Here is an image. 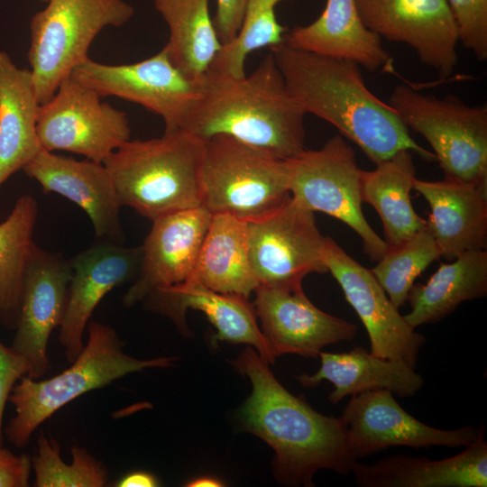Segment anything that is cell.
<instances>
[{"label": "cell", "instance_id": "31", "mask_svg": "<svg viewBox=\"0 0 487 487\" xmlns=\"http://www.w3.org/2000/svg\"><path fill=\"white\" fill-rule=\"evenodd\" d=\"M37 201L31 195L19 197L5 221L0 223V326H16L23 277L35 247L33 233Z\"/></svg>", "mask_w": 487, "mask_h": 487}, {"label": "cell", "instance_id": "40", "mask_svg": "<svg viewBox=\"0 0 487 487\" xmlns=\"http://www.w3.org/2000/svg\"><path fill=\"white\" fill-rule=\"evenodd\" d=\"M222 483L216 478L212 477H199L189 482L187 486L189 487H217L221 486Z\"/></svg>", "mask_w": 487, "mask_h": 487}, {"label": "cell", "instance_id": "8", "mask_svg": "<svg viewBox=\"0 0 487 487\" xmlns=\"http://www.w3.org/2000/svg\"><path fill=\"white\" fill-rule=\"evenodd\" d=\"M30 22L28 60L40 104L86 60L88 49L107 26L120 27L133 16L124 0H49Z\"/></svg>", "mask_w": 487, "mask_h": 487}, {"label": "cell", "instance_id": "30", "mask_svg": "<svg viewBox=\"0 0 487 487\" xmlns=\"http://www.w3.org/2000/svg\"><path fill=\"white\" fill-rule=\"evenodd\" d=\"M209 0H154L169 28L163 47L172 64L189 80L198 81L222 47L208 9Z\"/></svg>", "mask_w": 487, "mask_h": 487}, {"label": "cell", "instance_id": "1", "mask_svg": "<svg viewBox=\"0 0 487 487\" xmlns=\"http://www.w3.org/2000/svg\"><path fill=\"white\" fill-rule=\"evenodd\" d=\"M271 53L287 87L306 114L335 126L375 164L402 150L426 160L433 152L409 134L394 109L367 87L360 66L291 48L282 42Z\"/></svg>", "mask_w": 487, "mask_h": 487}, {"label": "cell", "instance_id": "7", "mask_svg": "<svg viewBox=\"0 0 487 487\" xmlns=\"http://www.w3.org/2000/svg\"><path fill=\"white\" fill-rule=\"evenodd\" d=\"M434 151L445 178L487 189V106L455 95L437 97L400 84L388 103Z\"/></svg>", "mask_w": 487, "mask_h": 487}, {"label": "cell", "instance_id": "29", "mask_svg": "<svg viewBox=\"0 0 487 487\" xmlns=\"http://www.w3.org/2000/svg\"><path fill=\"white\" fill-rule=\"evenodd\" d=\"M361 171L363 202L377 211L387 246H395L427 226L411 204L410 191L416 179L412 152L402 150Z\"/></svg>", "mask_w": 487, "mask_h": 487}, {"label": "cell", "instance_id": "26", "mask_svg": "<svg viewBox=\"0 0 487 487\" xmlns=\"http://www.w3.org/2000/svg\"><path fill=\"white\" fill-rule=\"evenodd\" d=\"M40 106L31 70L0 51V188L42 149L37 134Z\"/></svg>", "mask_w": 487, "mask_h": 487}, {"label": "cell", "instance_id": "35", "mask_svg": "<svg viewBox=\"0 0 487 487\" xmlns=\"http://www.w3.org/2000/svg\"><path fill=\"white\" fill-rule=\"evenodd\" d=\"M458 39L478 61L487 60V0H446Z\"/></svg>", "mask_w": 487, "mask_h": 487}, {"label": "cell", "instance_id": "3", "mask_svg": "<svg viewBox=\"0 0 487 487\" xmlns=\"http://www.w3.org/2000/svg\"><path fill=\"white\" fill-rule=\"evenodd\" d=\"M234 363L252 383L251 396L241 409L244 426L275 451L273 464L281 482L313 486L320 469L342 475L352 472L356 460L341 417L325 416L288 391L252 348Z\"/></svg>", "mask_w": 487, "mask_h": 487}, {"label": "cell", "instance_id": "11", "mask_svg": "<svg viewBox=\"0 0 487 487\" xmlns=\"http://www.w3.org/2000/svg\"><path fill=\"white\" fill-rule=\"evenodd\" d=\"M325 240L314 212L292 197L266 217L247 223L249 258L259 285L298 284L309 273L327 272Z\"/></svg>", "mask_w": 487, "mask_h": 487}, {"label": "cell", "instance_id": "36", "mask_svg": "<svg viewBox=\"0 0 487 487\" xmlns=\"http://www.w3.org/2000/svg\"><path fill=\"white\" fill-rule=\"evenodd\" d=\"M28 361L12 346L0 341V446H3V418L6 402L15 384L30 372Z\"/></svg>", "mask_w": 487, "mask_h": 487}, {"label": "cell", "instance_id": "19", "mask_svg": "<svg viewBox=\"0 0 487 487\" xmlns=\"http://www.w3.org/2000/svg\"><path fill=\"white\" fill-rule=\"evenodd\" d=\"M141 258V246L99 241L70 260L72 276L59 326V341L69 363L85 345L84 333L96 306L113 289L136 278Z\"/></svg>", "mask_w": 487, "mask_h": 487}, {"label": "cell", "instance_id": "23", "mask_svg": "<svg viewBox=\"0 0 487 487\" xmlns=\"http://www.w3.org/2000/svg\"><path fill=\"white\" fill-rule=\"evenodd\" d=\"M288 46L319 55L348 60L372 72L394 73L393 58L381 39L363 23L355 0H327L311 23L285 32Z\"/></svg>", "mask_w": 487, "mask_h": 487}, {"label": "cell", "instance_id": "24", "mask_svg": "<svg viewBox=\"0 0 487 487\" xmlns=\"http://www.w3.org/2000/svg\"><path fill=\"white\" fill-rule=\"evenodd\" d=\"M413 188L430 207L427 228L442 256L485 249L487 243V189L450 179H414Z\"/></svg>", "mask_w": 487, "mask_h": 487}, {"label": "cell", "instance_id": "33", "mask_svg": "<svg viewBox=\"0 0 487 487\" xmlns=\"http://www.w3.org/2000/svg\"><path fill=\"white\" fill-rule=\"evenodd\" d=\"M440 256L441 252L427 225L402 243L387 246L371 271L399 308L407 301L415 280Z\"/></svg>", "mask_w": 487, "mask_h": 487}, {"label": "cell", "instance_id": "15", "mask_svg": "<svg viewBox=\"0 0 487 487\" xmlns=\"http://www.w3.org/2000/svg\"><path fill=\"white\" fill-rule=\"evenodd\" d=\"M341 418L355 460L398 446L415 449L465 446L479 430L473 426L445 430L426 425L403 409L392 392L384 389L353 395Z\"/></svg>", "mask_w": 487, "mask_h": 487}, {"label": "cell", "instance_id": "27", "mask_svg": "<svg viewBox=\"0 0 487 487\" xmlns=\"http://www.w3.org/2000/svg\"><path fill=\"white\" fill-rule=\"evenodd\" d=\"M189 280L224 294L248 299L254 293L259 282L249 258L247 222L213 215Z\"/></svg>", "mask_w": 487, "mask_h": 487}, {"label": "cell", "instance_id": "20", "mask_svg": "<svg viewBox=\"0 0 487 487\" xmlns=\"http://www.w3.org/2000/svg\"><path fill=\"white\" fill-rule=\"evenodd\" d=\"M22 170L35 179L44 193L59 194L84 210L99 241H123V207L103 162L78 161L41 149Z\"/></svg>", "mask_w": 487, "mask_h": 487}, {"label": "cell", "instance_id": "9", "mask_svg": "<svg viewBox=\"0 0 487 487\" xmlns=\"http://www.w3.org/2000/svg\"><path fill=\"white\" fill-rule=\"evenodd\" d=\"M288 162L291 197L312 212L325 213L347 225L362 239L369 258L379 261L387 244L363 216L362 170L345 138L335 135L320 149H305Z\"/></svg>", "mask_w": 487, "mask_h": 487}, {"label": "cell", "instance_id": "18", "mask_svg": "<svg viewBox=\"0 0 487 487\" xmlns=\"http://www.w3.org/2000/svg\"><path fill=\"white\" fill-rule=\"evenodd\" d=\"M212 215L204 207L161 216L141 245L138 274L123 298L130 308L152 292L181 284L193 273Z\"/></svg>", "mask_w": 487, "mask_h": 487}, {"label": "cell", "instance_id": "41", "mask_svg": "<svg viewBox=\"0 0 487 487\" xmlns=\"http://www.w3.org/2000/svg\"><path fill=\"white\" fill-rule=\"evenodd\" d=\"M38 1H41V2H48L49 0H38Z\"/></svg>", "mask_w": 487, "mask_h": 487}, {"label": "cell", "instance_id": "14", "mask_svg": "<svg viewBox=\"0 0 487 487\" xmlns=\"http://www.w3.org/2000/svg\"><path fill=\"white\" fill-rule=\"evenodd\" d=\"M364 25L381 39L408 45L448 78L458 62L457 27L446 0H355Z\"/></svg>", "mask_w": 487, "mask_h": 487}, {"label": "cell", "instance_id": "38", "mask_svg": "<svg viewBox=\"0 0 487 487\" xmlns=\"http://www.w3.org/2000/svg\"><path fill=\"white\" fill-rule=\"evenodd\" d=\"M32 471V458L16 455L0 446V487H27Z\"/></svg>", "mask_w": 487, "mask_h": 487}, {"label": "cell", "instance_id": "25", "mask_svg": "<svg viewBox=\"0 0 487 487\" xmlns=\"http://www.w3.org/2000/svg\"><path fill=\"white\" fill-rule=\"evenodd\" d=\"M321 366L312 374L297 376L301 385L317 386L322 381L334 385L328 395L336 404L348 395L374 390H389L400 398L415 396L423 387V378L408 364L373 355L361 346L345 353L320 352Z\"/></svg>", "mask_w": 487, "mask_h": 487}, {"label": "cell", "instance_id": "4", "mask_svg": "<svg viewBox=\"0 0 487 487\" xmlns=\"http://www.w3.org/2000/svg\"><path fill=\"white\" fill-rule=\"evenodd\" d=\"M205 142L183 130L160 138L129 140L103 163L122 207L152 222L202 204L201 170Z\"/></svg>", "mask_w": 487, "mask_h": 487}, {"label": "cell", "instance_id": "32", "mask_svg": "<svg viewBox=\"0 0 487 487\" xmlns=\"http://www.w3.org/2000/svg\"><path fill=\"white\" fill-rule=\"evenodd\" d=\"M280 0H248L244 21L236 37L222 45L209 69L233 78L244 77L248 54L284 41L285 28L279 23L275 6Z\"/></svg>", "mask_w": 487, "mask_h": 487}, {"label": "cell", "instance_id": "22", "mask_svg": "<svg viewBox=\"0 0 487 487\" xmlns=\"http://www.w3.org/2000/svg\"><path fill=\"white\" fill-rule=\"evenodd\" d=\"M351 473L360 487H486L484 427L456 455L431 460L395 455L372 464L356 460Z\"/></svg>", "mask_w": 487, "mask_h": 487}, {"label": "cell", "instance_id": "34", "mask_svg": "<svg viewBox=\"0 0 487 487\" xmlns=\"http://www.w3.org/2000/svg\"><path fill=\"white\" fill-rule=\"evenodd\" d=\"M72 462L66 464L56 439L41 434L36 453L32 458L34 487H103L108 481L106 466L86 448H71Z\"/></svg>", "mask_w": 487, "mask_h": 487}, {"label": "cell", "instance_id": "12", "mask_svg": "<svg viewBox=\"0 0 487 487\" xmlns=\"http://www.w3.org/2000/svg\"><path fill=\"white\" fill-rule=\"evenodd\" d=\"M70 75L100 96L133 102L160 115L164 132L179 130L198 93V81L187 78L172 64L164 48L131 64L109 65L87 57Z\"/></svg>", "mask_w": 487, "mask_h": 487}, {"label": "cell", "instance_id": "5", "mask_svg": "<svg viewBox=\"0 0 487 487\" xmlns=\"http://www.w3.org/2000/svg\"><path fill=\"white\" fill-rule=\"evenodd\" d=\"M87 332V342L69 367L42 381L23 376L12 390L8 401L14 415L4 434L14 446H26L41 424L83 394L132 372L172 365L170 357L141 360L127 354L116 331L108 325L89 321Z\"/></svg>", "mask_w": 487, "mask_h": 487}, {"label": "cell", "instance_id": "21", "mask_svg": "<svg viewBox=\"0 0 487 487\" xmlns=\"http://www.w3.org/2000/svg\"><path fill=\"white\" fill-rule=\"evenodd\" d=\"M144 301L148 309L170 317L182 332L187 331V310H199L207 316L217 332L213 342L219 340L251 345L267 363L275 360L258 327L253 306L244 297L216 292L189 280L158 289Z\"/></svg>", "mask_w": 487, "mask_h": 487}, {"label": "cell", "instance_id": "17", "mask_svg": "<svg viewBox=\"0 0 487 487\" xmlns=\"http://www.w3.org/2000/svg\"><path fill=\"white\" fill-rule=\"evenodd\" d=\"M71 276L70 261L35 245L23 277L12 344L30 363L27 376L32 379L50 370L48 342L64 317Z\"/></svg>", "mask_w": 487, "mask_h": 487}, {"label": "cell", "instance_id": "2", "mask_svg": "<svg viewBox=\"0 0 487 487\" xmlns=\"http://www.w3.org/2000/svg\"><path fill=\"white\" fill-rule=\"evenodd\" d=\"M305 115L271 52L240 78L208 69L179 130L204 142L229 135L287 161L306 149Z\"/></svg>", "mask_w": 487, "mask_h": 487}, {"label": "cell", "instance_id": "10", "mask_svg": "<svg viewBox=\"0 0 487 487\" xmlns=\"http://www.w3.org/2000/svg\"><path fill=\"white\" fill-rule=\"evenodd\" d=\"M37 134L42 149L65 151L103 162L130 140L125 113L69 75L40 106Z\"/></svg>", "mask_w": 487, "mask_h": 487}, {"label": "cell", "instance_id": "28", "mask_svg": "<svg viewBox=\"0 0 487 487\" xmlns=\"http://www.w3.org/2000/svg\"><path fill=\"white\" fill-rule=\"evenodd\" d=\"M451 263H442L425 284L411 287L408 299L410 311L404 317L413 328L436 322L461 303L487 294V252L471 250Z\"/></svg>", "mask_w": 487, "mask_h": 487}, {"label": "cell", "instance_id": "16", "mask_svg": "<svg viewBox=\"0 0 487 487\" xmlns=\"http://www.w3.org/2000/svg\"><path fill=\"white\" fill-rule=\"evenodd\" d=\"M254 293V312L274 358L285 354L316 357L325 346L356 336L354 324L317 308L302 283L259 285Z\"/></svg>", "mask_w": 487, "mask_h": 487}, {"label": "cell", "instance_id": "39", "mask_svg": "<svg viewBox=\"0 0 487 487\" xmlns=\"http://www.w3.org/2000/svg\"><path fill=\"white\" fill-rule=\"evenodd\" d=\"M157 478L152 473L137 471L122 477L115 484L117 487H154L158 486Z\"/></svg>", "mask_w": 487, "mask_h": 487}, {"label": "cell", "instance_id": "13", "mask_svg": "<svg viewBox=\"0 0 487 487\" xmlns=\"http://www.w3.org/2000/svg\"><path fill=\"white\" fill-rule=\"evenodd\" d=\"M323 261L363 324L370 339L371 354L402 362L415 369L426 338L406 322L372 271L326 236Z\"/></svg>", "mask_w": 487, "mask_h": 487}, {"label": "cell", "instance_id": "37", "mask_svg": "<svg viewBox=\"0 0 487 487\" xmlns=\"http://www.w3.org/2000/svg\"><path fill=\"white\" fill-rule=\"evenodd\" d=\"M216 1V13L213 22L222 45H225L238 34L248 0Z\"/></svg>", "mask_w": 487, "mask_h": 487}, {"label": "cell", "instance_id": "6", "mask_svg": "<svg viewBox=\"0 0 487 487\" xmlns=\"http://www.w3.org/2000/svg\"><path fill=\"white\" fill-rule=\"evenodd\" d=\"M201 207L213 215L253 222L271 215L290 198L288 160L225 134L205 142Z\"/></svg>", "mask_w": 487, "mask_h": 487}]
</instances>
